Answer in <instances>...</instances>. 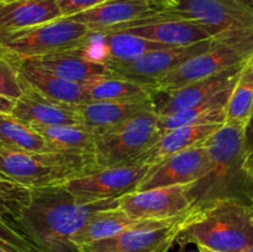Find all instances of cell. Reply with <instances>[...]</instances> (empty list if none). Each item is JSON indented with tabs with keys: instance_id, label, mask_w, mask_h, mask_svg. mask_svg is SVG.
<instances>
[{
	"instance_id": "cell-1",
	"label": "cell",
	"mask_w": 253,
	"mask_h": 252,
	"mask_svg": "<svg viewBox=\"0 0 253 252\" xmlns=\"http://www.w3.org/2000/svg\"><path fill=\"white\" fill-rule=\"evenodd\" d=\"M119 207L118 199L81 204L63 187L31 189L11 225L39 252H79L73 237L91 216Z\"/></svg>"
},
{
	"instance_id": "cell-2",
	"label": "cell",
	"mask_w": 253,
	"mask_h": 252,
	"mask_svg": "<svg viewBox=\"0 0 253 252\" xmlns=\"http://www.w3.org/2000/svg\"><path fill=\"white\" fill-rule=\"evenodd\" d=\"M202 145L209 157L207 170L197 182L185 185L193 207L204 208L226 198L251 203L253 178L247 169V126L225 121Z\"/></svg>"
},
{
	"instance_id": "cell-3",
	"label": "cell",
	"mask_w": 253,
	"mask_h": 252,
	"mask_svg": "<svg viewBox=\"0 0 253 252\" xmlns=\"http://www.w3.org/2000/svg\"><path fill=\"white\" fill-rule=\"evenodd\" d=\"M175 244H194L216 252H246L253 246L251 203L226 198L199 208Z\"/></svg>"
},
{
	"instance_id": "cell-4",
	"label": "cell",
	"mask_w": 253,
	"mask_h": 252,
	"mask_svg": "<svg viewBox=\"0 0 253 252\" xmlns=\"http://www.w3.org/2000/svg\"><path fill=\"white\" fill-rule=\"evenodd\" d=\"M95 34L86 25L61 17L27 29L0 32V52L12 61L88 49Z\"/></svg>"
},
{
	"instance_id": "cell-5",
	"label": "cell",
	"mask_w": 253,
	"mask_h": 252,
	"mask_svg": "<svg viewBox=\"0 0 253 252\" xmlns=\"http://www.w3.org/2000/svg\"><path fill=\"white\" fill-rule=\"evenodd\" d=\"M253 53V29L224 32L207 51L183 62L158 81L156 93H166L241 66Z\"/></svg>"
},
{
	"instance_id": "cell-6",
	"label": "cell",
	"mask_w": 253,
	"mask_h": 252,
	"mask_svg": "<svg viewBox=\"0 0 253 252\" xmlns=\"http://www.w3.org/2000/svg\"><path fill=\"white\" fill-rule=\"evenodd\" d=\"M160 115L156 109L142 111L96 135L95 161L99 168L141 163V158L160 140Z\"/></svg>"
},
{
	"instance_id": "cell-7",
	"label": "cell",
	"mask_w": 253,
	"mask_h": 252,
	"mask_svg": "<svg viewBox=\"0 0 253 252\" xmlns=\"http://www.w3.org/2000/svg\"><path fill=\"white\" fill-rule=\"evenodd\" d=\"M161 20H189L224 34L253 29V9L235 0H169L165 9L141 25Z\"/></svg>"
},
{
	"instance_id": "cell-8",
	"label": "cell",
	"mask_w": 253,
	"mask_h": 252,
	"mask_svg": "<svg viewBox=\"0 0 253 252\" xmlns=\"http://www.w3.org/2000/svg\"><path fill=\"white\" fill-rule=\"evenodd\" d=\"M199 210L162 220H145L137 226L111 239L83 246L79 252H169L185 225Z\"/></svg>"
},
{
	"instance_id": "cell-9",
	"label": "cell",
	"mask_w": 253,
	"mask_h": 252,
	"mask_svg": "<svg viewBox=\"0 0 253 252\" xmlns=\"http://www.w3.org/2000/svg\"><path fill=\"white\" fill-rule=\"evenodd\" d=\"M152 165H136L105 167L79 175L64 183L63 187L81 204L105 199H118L128 193L136 192Z\"/></svg>"
},
{
	"instance_id": "cell-10",
	"label": "cell",
	"mask_w": 253,
	"mask_h": 252,
	"mask_svg": "<svg viewBox=\"0 0 253 252\" xmlns=\"http://www.w3.org/2000/svg\"><path fill=\"white\" fill-rule=\"evenodd\" d=\"M0 174L29 189L58 187L76 177L52 152H26L2 145H0Z\"/></svg>"
},
{
	"instance_id": "cell-11",
	"label": "cell",
	"mask_w": 253,
	"mask_h": 252,
	"mask_svg": "<svg viewBox=\"0 0 253 252\" xmlns=\"http://www.w3.org/2000/svg\"><path fill=\"white\" fill-rule=\"evenodd\" d=\"M215 40H216V36L207 41L199 42V43L158 49V51L143 54L142 57L133 61L123 62V63H109L106 66L114 76L123 77V78L155 88L158 81H161L169 72L180 66L183 62L209 49L215 43Z\"/></svg>"
},
{
	"instance_id": "cell-12",
	"label": "cell",
	"mask_w": 253,
	"mask_h": 252,
	"mask_svg": "<svg viewBox=\"0 0 253 252\" xmlns=\"http://www.w3.org/2000/svg\"><path fill=\"white\" fill-rule=\"evenodd\" d=\"M168 5V0H109L71 19L86 25L96 35L133 27Z\"/></svg>"
},
{
	"instance_id": "cell-13",
	"label": "cell",
	"mask_w": 253,
	"mask_h": 252,
	"mask_svg": "<svg viewBox=\"0 0 253 252\" xmlns=\"http://www.w3.org/2000/svg\"><path fill=\"white\" fill-rule=\"evenodd\" d=\"M119 207L137 220H162L178 216L193 208L185 185L155 188L119 198Z\"/></svg>"
},
{
	"instance_id": "cell-14",
	"label": "cell",
	"mask_w": 253,
	"mask_h": 252,
	"mask_svg": "<svg viewBox=\"0 0 253 252\" xmlns=\"http://www.w3.org/2000/svg\"><path fill=\"white\" fill-rule=\"evenodd\" d=\"M208 162L207 148L202 143L175 153L162 162L152 165L137 190L192 184L204 175Z\"/></svg>"
},
{
	"instance_id": "cell-15",
	"label": "cell",
	"mask_w": 253,
	"mask_h": 252,
	"mask_svg": "<svg viewBox=\"0 0 253 252\" xmlns=\"http://www.w3.org/2000/svg\"><path fill=\"white\" fill-rule=\"evenodd\" d=\"M22 94L16 100L11 115L17 120L34 126H58V125H81L77 106L64 105L56 103L22 81Z\"/></svg>"
},
{
	"instance_id": "cell-16",
	"label": "cell",
	"mask_w": 253,
	"mask_h": 252,
	"mask_svg": "<svg viewBox=\"0 0 253 252\" xmlns=\"http://www.w3.org/2000/svg\"><path fill=\"white\" fill-rule=\"evenodd\" d=\"M241 68L242 64L231 69H227V71L216 74V76L210 77V78H205L195 82V83L188 84L183 88L175 89L172 91H166V93H158L163 95L162 98L155 94L153 101H155L156 111L160 116H168L203 103L210 96L216 94L217 91L236 83Z\"/></svg>"
},
{
	"instance_id": "cell-17",
	"label": "cell",
	"mask_w": 253,
	"mask_h": 252,
	"mask_svg": "<svg viewBox=\"0 0 253 252\" xmlns=\"http://www.w3.org/2000/svg\"><path fill=\"white\" fill-rule=\"evenodd\" d=\"M81 125L98 133L109 130L142 111L156 109L153 96L123 100L88 101L77 106Z\"/></svg>"
},
{
	"instance_id": "cell-18",
	"label": "cell",
	"mask_w": 253,
	"mask_h": 252,
	"mask_svg": "<svg viewBox=\"0 0 253 252\" xmlns=\"http://www.w3.org/2000/svg\"><path fill=\"white\" fill-rule=\"evenodd\" d=\"M15 62L22 81L26 82L35 90L49 100L73 108L89 101L83 84L74 83L68 79L56 76L52 72L37 66L30 59Z\"/></svg>"
},
{
	"instance_id": "cell-19",
	"label": "cell",
	"mask_w": 253,
	"mask_h": 252,
	"mask_svg": "<svg viewBox=\"0 0 253 252\" xmlns=\"http://www.w3.org/2000/svg\"><path fill=\"white\" fill-rule=\"evenodd\" d=\"M120 31H127L172 47L199 43L220 35L204 25L189 20H161Z\"/></svg>"
},
{
	"instance_id": "cell-20",
	"label": "cell",
	"mask_w": 253,
	"mask_h": 252,
	"mask_svg": "<svg viewBox=\"0 0 253 252\" xmlns=\"http://www.w3.org/2000/svg\"><path fill=\"white\" fill-rule=\"evenodd\" d=\"M86 49L82 51H69L63 53L51 54V56L32 58L34 63L47 71L52 72L56 76L74 82V83L84 84L91 79L100 76H108L110 69L104 62L93 58L85 53Z\"/></svg>"
},
{
	"instance_id": "cell-21",
	"label": "cell",
	"mask_w": 253,
	"mask_h": 252,
	"mask_svg": "<svg viewBox=\"0 0 253 252\" xmlns=\"http://www.w3.org/2000/svg\"><path fill=\"white\" fill-rule=\"evenodd\" d=\"M63 17L56 0H20L0 4V32L27 29Z\"/></svg>"
},
{
	"instance_id": "cell-22",
	"label": "cell",
	"mask_w": 253,
	"mask_h": 252,
	"mask_svg": "<svg viewBox=\"0 0 253 252\" xmlns=\"http://www.w3.org/2000/svg\"><path fill=\"white\" fill-rule=\"evenodd\" d=\"M234 85L235 84L226 86L193 108L185 109L172 115L160 116L158 125H160L161 135L180 126L224 124L226 119V105L229 103Z\"/></svg>"
},
{
	"instance_id": "cell-23",
	"label": "cell",
	"mask_w": 253,
	"mask_h": 252,
	"mask_svg": "<svg viewBox=\"0 0 253 252\" xmlns=\"http://www.w3.org/2000/svg\"><path fill=\"white\" fill-rule=\"evenodd\" d=\"M221 125L222 124H202L173 128L161 136L160 140L143 155L141 163L156 165L169 156L200 145Z\"/></svg>"
},
{
	"instance_id": "cell-24",
	"label": "cell",
	"mask_w": 253,
	"mask_h": 252,
	"mask_svg": "<svg viewBox=\"0 0 253 252\" xmlns=\"http://www.w3.org/2000/svg\"><path fill=\"white\" fill-rule=\"evenodd\" d=\"M142 221L145 220L131 217L120 207L101 210L89 219L83 229L79 230L78 234L73 237V244L77 249L81 250L86 245L118 236L137 226Z\"/></svg>"
},
{
	"instance_id": "cell-25",
	"label": "cell",
	"mask_w": 253,
	"mask_h": 252,
	"mask_svg": "<svg viewBox=\"0 0 253 252\" xmlns=\"http://www.w3.org/2000/svg\"><path fill=\"white\" fill-rule=\"evenodd\" d=\"M98 39L103 42V53L100 56V61L105 64L130 62L150 52L172 47L130 34L127 31L105 32L98 35Z\"/></svg>"
},
{
	"instance_id": "cell-26",
	"label": "cell",
	"mask_w": 253,
	"mask_h": 252,
	"mask_svg": "<svg viewBox=\"0 0 253 252\" xmlns=\"http://www.w3.org/2000/svg\"><path fill=\"white\" fill-rule=\"evenodd\" d=\"M83 85L89 101L123 100V99L153 96L156 94L153 86L114 74L96 77L84 83Z\"/></svg>"
},
{
	"instance_id": "cell-27",
	"label": "cell",
	"mask_w": 253,
	"mask_h": 252,
	"mask_svg": "<svg viewBox=\"0 0 253 252\" xmlns=\"http://www.w3.org/2000/svg\"><path fill=\"white\" fill-rule=\"evenodd\" d=\"M53 150L95 155L96 133L83 125L34 126Z\"/></svg>"
},
{
	"instance_id": "cell-28",
	"label": "cell",
	"mask_w": 253,
	"mask_h": 252,
	"mask_svg": "<svg viewBox=\"0 0 253 252\" xmlns=\"http://www.w3.org/2000/svg\"><path fill=\"white\" fill-rule=\"evenodd\" d=\"M0 145L34 153L56 151L34 128L17 120L11 114L2 113H0Z\"/></svg>"
},
{
	"instance_id": "cell-29",
	"label": "cell",
	"mask_w": 253,
	"mask_h": 252,
	"mask_svg": "<svg viewBox=\"0 0 253 252\" xmlns=\"http://www.w3.org/2000/svg\"><path fill=\"white\" fill-rule=\"evenodd\" d=\"M253 114V53L242 64L226 105L227 123H240L249 127Z\"/></svg>"
},
{
	"instance_id": "cell-30",
	"label": "cell",
	"mask_w": 253,
	"mask_h": 252,
	"mask_svg": "<svg viewBox=\"0 0 253 252\" xmlns=\"http://www.w3.org/2000/svg\"><path fill=\"white\" fill-rule=\"evenodd\" d=\"M21 94V77L16 62L0 52V95L17 100Z\"/></svg>"
},
{
	"instance_id": "cell-31",
	"label": "cell",
	"mask_w": 253,
	"mask_h": 252,
	"mask_svg": "<svg viewBox=\"0 0 253 252\" xmlns=\"http://www.w3.org/2000/svg\"><path fill=\"white\" fill-rule=\"evenodd\" d=\"M0 245L10 252H39L1 214H0Z\"/></svg>"
},
{
	"instance_id": "cell-32",
	"label": "cell",
	"mask_w": 253,
	"mask_h": 252,
	"mask_svg": "<svg viewBox=\"0 0 253 252\" xmlns=\"http://www.w3.org/2000/svg\"><path fill=\"white\" fill-rule=\"evenodd\" d=\"M109 0H56L63 17H71L79 12L86 11Z\"/></svg>"
},
{
	"instance_id": "cell-33",
	"label": "cell",
	"mask_w": 253,
	"mask_h": 252,
	"mask_svg": "<svg viewBox=\"0 0 253 252\" xmlns=\"http://www.w3.org/2000/svg\"><path fill=\"white\" fill-rule=\"evenodd\" d=\"M15 103H16V100L0 95V113L11 114L12 110H14Z\"/></svg>"
},
{
	"instance_id": "cell-34",
	"label": "cell",
	"mask_w": 253,
	"mask_h": 252,
	"mask_svg": "<svg viewBox=\"0 0 253 252\" xmlns=\"http://www.w3.org/2000/svg\"><path fill=\"white\" fill-rule=\"evenodd\" d=\"M247 147H249V151L253 147V114L249 127H247Z\"/></svg>"
},
{
	"instance_id": "cell-35",
	"label": "cell",
	"mask_w": 253,
	"mask_h": 252,
	"mask_svg": "<svg viewBox=\"0 0 253 252\" xmlns=\"http://www.w3.org/2000/svg\"><path fill=\"white\" fill-rule=\"evenodd\" d=\"M235 1H239V2H241V4L246 5V6H249V7H252V9H253V0H235Z\"/></svg>"
},
{
	"instance_id": "cell-36",
	"label": "cell",
	"mask_w": 253,
	"mask_h": 252,
	"mask_svg": "<svg viewBox=\"0 0 253 252\" xmlns=\"http://www.w3.org/2000/svg\"><path fill=\"white\" fill-rule=\"evenodd\" d=\"M198 250L200 252H216V251H212V250L208 249V247H203V246H198Z\"/></svg>"
},
{
	"instance_id": "cell-37",
	"label": "cell",
	"mask_w": 253,
	"mask_h": 252,
	"mask_svg": "<svg viewBox=\"0 0 253 252\" xmlns=\"http://www.w3.org/2000/svg\"><path fill=\"white\" fill-rule=\"evenodd\" d=\"M20 1V0H0V4H9V2Z\"/></svg>"
},
{
	"instance_id": "cell-38",
	"label": "cell",
	"mask_w": 253,
	"mask_h": 252,
	"mask_svg": "<svg viewBox=\"0 0 253 252\" xmlns=\"http://www.w3.org/2000/svg\"><path fill=\"white\" fill-rule=\"evenodd\" d=\"M0 252H10V251H7V250L5 249V247H2L1 245H0Z\"/></svg>"
},
{
	"instance_id": "cell-39",
	"label": "cell",
	"mask_w": 253,
	"mask_h": 252,
	"mask_svg": "<svg viewBox=\"0 0 253 252\" xmlns=\"http://www.w3.org/2000/svg\"><path fill=\"white\" fill-rule=\"evenodd\" d=\"M2 180H6V178H4L1 174H0V182H2ZM7 180H9V179H7Z\"/></svg>"
},
{
	"instance_id": "cell-40",
	"label": "cell",
	"mask_w": 253,
	"mask_h": 252,
	"mask_svg": "<svg viewBox=\"0 0 253 252\" xmlns=\"http://www.w3.org/2000/svg\"><path fill=\"white\" fill-rule=\"evenodd\" d=\"M246 252H253V246L251 247V249H249V250H247Z\"/></svg>"
},
{
	"instance_id": "cell-41",
	"label": "cell",
	"mask_w": 253,
	"mask_h": 252,
	"mask_svg": "<svg viewBox=\"0 0 253 252\" xmlns=\"http://www.w3.org/2000/svg\"><path fill=\"white\" fill-rule=\"evenodd\" d=\"M251 205H252V208H253V198L251 199Z\"/></svg>"
},
{
	"instance_id": "cell-42",
	"label": "cell",
	"mask_w": 253,
	"mask_h": 252,
	"mask_svg": "<svg viewBox=\"0 0 253 252\" xmlns=\"http://www.w3.org/2000/svg\"><path fill=\"white\" fill-rule=\"evenodd\" d=\"M188 252H200V251H199V250H198V251H188Z\"/></svg>"
},
{
	"instance_id": "cell-43",
	"label": "cell",
	"mask_w": 253,
	"mask_h": 252,
	"mask_svg": "<svg viewBox=\"0 0 253 252\" xmlns=\"http://www.w3.org/2000/svg\"><path fill=\"white\" fill-rule=\"evenodd\" d=\"M252 151H253V147L251 148V150H250V151H249V153H250V152H252Z\"/></svg>"
},
{
	"instance_id": "cell-44",
	"label": "cell",
	"mask_w": 253,
	"mask_h": 252,
	"mask_svg": "<svg viewBox=\"0 0 253 252\" xmlns=\"http://www.w3.org/2000/svg\"><path fill=\"white\" fill-rule=\"evenodd\" d=\"M168 2H169V0H168Z\"/></svg>"
}]
</instances>
